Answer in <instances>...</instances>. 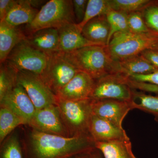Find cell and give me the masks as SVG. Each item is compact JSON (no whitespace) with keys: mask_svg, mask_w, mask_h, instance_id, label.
<instances>
[{"mask_svg":"<svg viewBox=\"0 0 158 158\" xmlns=\"http://www.w3.org/2000/svg\"><path fill=\"white\" fill-rule=\"evenodd\" d=\"M28 124L33 129L42 132L70 137L57 105L36 110Z\"/></svg>","mask_w":158,"mask_h":158,"instance_id":"cell-10","label":"cell"},{"mask_svg":"<svg viewBox=\"0 0 158 158\" xmlns=\"http://www.w3.org/2000/svg\"><path fill=\"white\" fill-rule=\"evenodd\" d=\"M23 148L25 158H69L96 148L90 135L65 137L32 129Z\"/></svg>","mask_w":158,"mask_h":158,"instance_id":"cell-1","label":"cell"},{"mask_svg":"<svg viewBox=\"0 0 158 158\" xmlns=\"http://www.w3.org/2000/svg\"><path fill=\"white\" fill-rule=\"evenodd\" d=\"M0 103L1 106L11 110L23 119L27 124H28L37 110L25 90L18 84L0 100Z\"/></svg>","mask_w":158,"mask_h":158,"instance_id":"cell-12","label":"cell"},{"mask_svg":"<svg viewBox=\"0 0 158 158\" xmlns=\"http://www.w3.org/2000/svg\"><path fill=\"white\" fill-rule=\"evenodd\" d=\"M17 71L6 61L1 63L0 69V100L17 85Z\"/></svg>","mask_w":158,"mask_h":158,"instance_id":"cell-24","label":"cell"},{"mask_svg":"<svg viewBox=\"0 0 158 158\" xmlns=\"http://www.w3.org/2000/svg\"><path fill=\"white\" fill-rule=\"evenodd\" d=\"M46 54L32 46L26 39L13 48L6 62L18 71H27L40 75L46 66Z\"/></svg>","mask_w":158,"mask_h":158,"instance_id":"cell-7","label":"cell"},{"mask_svg":"<svg viewBox=\"0 0 158 158\" xmlns=\"http://www.w3.org/2000/svg\"><path fill=\"white\" fill-rule=\"evenodd\" d=\"M128 84L133 90H139L143 92H152L158 94V86L138 81L128 78Z\"/></svg>","mask_w":158,"mask_h":158,"instance_id":"cell-31","label":"cell"},{"mask_svg":"<svg viewBox=\"0 0 158 158\" xmlns=\"http://www.w3.org/2000/svg\"><path fill=\"white\" fill-rule=\"evenodd\" d=\"M158 39V36L152 33L140 34L129 31L117 32L106 46V49L111 59L119 62L151 48Z\"/></svg>","mask_w":158,"mask_h":158,"instance_id":"cell-5","label":"cell"},{"mask_svg":"<svg viewBox=\"0 0 158 158\" xmlns=\"http://www.w3.org/2000/svg\"><path fill=\"white\" fill-rule=\"evenodd\" d=\"M88 0H73V13L76 23L77 24L81 23L84 19L88 5Z\"/></svg>","mask_w":158,"mask_h":158,"instance_id":"cell-32","label":"cell"},{"mask_svg":"<svg viewBox=\"0 0 158 158\" xmlns=\"http://www.w3.org/2000/svg\"><path fill=\"white\" fill-rule=\"evenodd\" d=\"M112 10L110 0H88L85 17L81 23L77 24L82 31L88 22L100 15H106Z\"/></svg>","mask_w":158,"mask_h":158,"instance_id":"cell-25","label":"cell"},{"mask_svg":"<svg viewBox=\"0 0 158 158\" xmlns=\"http://www.w3.org/2000/svg\"><path fill=\"white\" fill-rule=\"evenodd\" d=\"M27 124L26 122L5 107L0 109V142L1 143L18 127Z\"/></svg>","mask_w":158,"mask_h":158,"instance_id":"cell-23","label":"cell"},{"mask_svg":"<svg viewBox=\"0 0 158 158\" xmlns=\"http://www.w3.org/2000/svg\"><path fill=\"white\" fill-rule=\"evenodd\" d=\"M151 49L158 51V39L154 44L152 46Z\"/></svg>","mask_w":158,"mask_h":158,"instance_id":"cell-37","label":"cell"},{"mask_svg":"<svg viewBox=\"0 0 158 158\" xmlns=\"http://www.w3.org/2000/svg\"><path fill=\"white\" fill-rule=\"evenodd\" d=\"M58 52L69 53L85 47L98 45L88 41L82 34L76 23H69L58 30Z\"/></svg>","mask_w":158,"mask_h":158,"instance_id":"cell-15","label":"cell"},{"mask_svg":"<svg viewBox=\"0 0 158 158\" xmlns=\"http://www.w3.org/2000/svg\"><path fill=\"white\" fill-rule=\"evenodd\" d=\"M127 23L129 31L132 33L140 34L151 33L144 22L141 11L128 14Z\"/></svg>","mask_w":158,"mask_h":158,"instance_id":"cell-30","label":"cell"},{"mask_svg":"<svg viewBox=\"0 0 158 158\" xmlns=\"http://www.w3.org/2000/svg\"><path fill=\"white\" fill-rule=\"evenodd\" d=\"M26 39V36L18 27L10 25L4 21L0 22V61L6 62L16 45Z\"/></svg>","mask_w":158,"mask_h":158,"instance_id":"cell-18","label":"cell"},{"mask_svg":"<svg viewBox=\"0 0 158 158\" xmlns=\"http://www.w3.org/2000/svg\"><path fill=\"white\" fill-rule=\"evenodd\" d=\"M150 2L148 0H110L112 10L127 14L141 11Z\"/></svg>","mask_w":158,"mask_h":158,"instance_id":"cell-28","label":"cell"},{"mask_svg":"<svg viewBox=\"0 0 158 158\" xmlns=\"http://www.w3.org/2000/svg\"><path fill=\"white\" fill-rule=\"evenodd\" d=\"M15 0H0V21H2L11 8Z\"/></svg>","mask_w":158,"mask_h":158,"instance_id":"cell-34","label":"cell"},{"mask_svg":"<svg viewBox=\"0 0 158 158\" xmlns=\"http://www.w3.org/2000/svg\"><path fill=\"white\" fill-rule=\"evenodd\" d=\"M95 147L102 153L104 158H138L133 152L130 140L95 142Z\"/></svg>","mask_w":158,"mask_h":158,"instance_id":"cell-20","label":"cell"},{"mask_svg":"<svg viewBox=\"0 0 158 158\" xmlns=\"http://www.w3.org/2000/svg\"><path fill=\"white\" fill-rule=\"evenodd\" d=\"M118 62L120 73L127 76L147 74L158 70L140 55L130 57Z\"/></svg>","mask_w":158,"mask_h":158,"instance_id":"cell-21","label":"cell"},{"mask_svg":"<svg viewBox=\"0 0 158 158\" xmlns=\"http://www.w3.org/2000/svg\"><path fill=\"white\" fill-rule=\"evenodd\" d=\"M17 82L25 90L36 110L56 105V95L44 84L39 75L27 71H17Z\"/></svg>","mask_w":158,"mask_h":158,"instance_id":"cell-9","label":"cell"},{"mask_svg":"<svg viewBox=\"0 0 158 158\" xmlns=\"http://www.w3.org/2000/svg\"><path fill=\"white\" fill-rule=\"evenodd\" d=\"M26 40L34 48L47 55L58 52L59 34L56 29H41L29 34Z\"/></svg>","mask_w":158,"mask_h":158,"instance_id":"cell-17","label":"cell"},{"mask_svg":"<svg viewBox=\"0 0 158 158\" xmlns=\"http://www.w3.org/2000/svg\"><path fill=\"white\" fill-rule=\"evenodd\" d=\"M83 154L78 155L74 156L69 158H89V153Z\"/></svg>","mask_w":158,"mask_h":158,"instance_id":"cell-36","label":"cell"},{"mask_svg":"<svg viewBox=\"0 0 158 158\" xmlns=\"http://www.w3.org/2000/svg\"><path fill=\"white\" fill-rule=\"evenodd\" d=\"M133 89L128 84V76L122 73L107 75L95 81L90 98L94 100L110 99L131 102Z\"/></svg>","mask_w":158,"mask_h":158,"instance_id":"cell-8","label":"cell"},{"mask_svg":"<svg viewBox=\"0 0 158 158\" xmlns=\"http://www.w3.org/2000/svg\"><path fill=\"white\" fill-rule=\"evenodd\" d=\"M110 27L106 15H100L88 22L82 29V34L88 41L98 45L106 46Z\"/></svg>","mask_w":158,"mask_h":158,"instance_id":"cell-16","label":"cell"},{"mask_svg":"<svg viewBox=\"0 0 158 158\" xmlns=\"http://www.w3.org/2000/svg\"><path fill=\"white\" fill-rule=\"evenodd\" d=\"M106 46H88L65 54L79 70L96 81L107 75L120 73L118 62L111 59Z\"/></svg>","mask_w":158,"mask_h":158,"instance_id":"cell-2","label":"cell"},{"mask_svg":"<svg viewBox=\"0 0 158 158\" xmlns=\"http://www.w3.org/2000/svg\"><path fill=\"white\" fill-rule=\"evenodd\" d=\"M143 58L158 69V51L149 48L140 54Z\"/></svg>","mask_w":158,"mask_h":158,"instance_id":"cell-33","label":"cell"},{"mask_svg":"<svg viewBox=\"0 0 158 158\" xmlns=\"http://www.w3.org/2000/svg\"><path fill=\"white\" fill-rule=\"evenodd\" d=\"M76 23L73 1L51 0L42 6L36 17L27 28L30 34L41 29L57 30Z\"/></svg>","mask_w":158,"mask_h":158,"instance_id":"cell-4","label":"cell"},{"mask_svg":"<svg viewBox=\"0 0 158 158\" xmlns=\"http://www.w3.org/2000/svg\"><path fill=\"white\" fill-rule=\"evenodd\" d=\"M48 56L46 66L40 76L56 95L80 70L65 53L56 52L48 55Z\"/></svg>","mask_w":158,"mask_h":158,"instance_id":"cell-6","label":"cell"},{"mask_svg":"<svg viewBox=\"0 0 158 158\" xmlns=\"http://www.w3.org/2000/svg\"><path fill=\"white\" fill-rule=\"evenodd\" d=\"M92 109L94 115L121 128H123L122 123L125 117L133 110L130 102L110 99L93 100Z\"/></svg>","mask_w":158,"mask_h":158,"instance_id":"cell-11","label":"cell"},{"mask_svg":"<svg viewBox=\"0 0 158 158\" xmlns=\"http://www.w3.org/2000/svg\"><path fill=\"white\" fill-rule=\"evenodd\" d=\"M92 100L90 98L67 100L57 97L56 105L70 137L90 135Z\"/></svg>","mask_w":158,"mask_h":158,"instance_id":"cell-3","label":"cell"},{"mask_svg":"<svg viewBox=\"0 0 158 158\" xmlns=\"http://www.w3.org/2000/svg\"><path fill=\"white\" fill-rule=\"evenodd\" d=\"M127 15L125 12L113 10L106 15L110 27L108 44L114 34L117 32L129 31Z\"/></svg>","mask_w":158,"mask_h":158,"instance_id":"cell-26","label":"cell"},{"mask_svg":"<svg viewBox=\"0 0 158 158\" xmlns=\"http://www.w3.org/2000/svg\"><path fill=\"white\" fill-rule=\"evenodd\" d=\"M150 31L158 36V2L151 1L141 11Z\"/></svg>","mask_w":158,"mask_h":158,"instance_id":"cell-29","label":"cell"},{"mask_svg":"<svg viewBox=\"0 0 158 158\" xmlns=\"http://www.w3.org/2000/svg\"><path fill=\"white\" fill-rule=\"evenodd\" d=\"M130 102L133 109H138L151 114L158 123V95L154 96L143 91L133 90Z\"/></svg>","mask_w":158,"mask_h":158,"instance_id":"cell-22","label":"cell"},{"mask_svg":"<svg viewBox=\"0 0 158 158\" xmlns=\"http://www.w3.org/2000/svg\"><path fill=\"white\" fill-rule=\"evenodd\" d=\"M94 84L95 80L89 75L80 71L67 85L59 90L56 96L70 101L89 98Z\"/></svg>","mask_w":158,"mask_h":158,"instance_id":"cell-13","label":"cell"},{"mask_svg":"<svg viewBox=\"0 0 158 158\" xmlns=\"http://www.w3.org/2000/svg\"><path fill=\"white\" fill-rule=\"evenodd\" d=\"M89 158H104L102 153L95 148L90 152Z\"/></svg>","mask_w":158,"mask_h":158,"instance_id":"cell-35","label":"cell"},{"mask_svg":"<svg viewBox=\"0 0 158 158\" xmlns=\"http://www.w3.org/2000/svg\"><path fill=\"white\" fill-rule=\"evenodd\" d=\"M0 158H25L23 147L16 135H11L2 144Z\"/></svg>","mask_w":158,"mask_h":158,"instance_id":"cell-27","label":"cell"},{"mask_svg":"<svg viewBox=\"0 0 158 158\" xmlns=\"http://www.w3.org/2000/svg\"><path fill=\"white\" fill-rule=\"evenodd\" d=\"M89 132L95 142L130 140L123 128L93 114L89 125Z\"/></svg>","mask_w":158,"mask_h":158,"instance_id":"cell-14","label":"cell"},{"mask_svg":"<svg viewBox=\"0 0 158 158\" xmlns=\"http://www.w3.org/2000/svg\"><path fill=\"white\" fill-rule=\"evenodd\" d=\"M39 11L32 6L31 0H16L3 21L15 27L29 25L33 22Z\"/></svg>","mask_w":158,"mask_h":158,"instance_id":"cell-19","label":"cell"}]
</instances>
